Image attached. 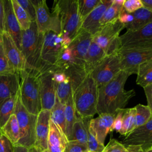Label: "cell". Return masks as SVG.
I'll return each instance as SVG.
<instances>
[{
    "label": "cell",
    "mask_w": 152,
    "mask_h": 152,
    "mask_svg": "<svg viewBox=\"0 0 152 152\" xmlns=\"http://www.w3.org/2000/svg\"><path fill=\"white\" fill-rule=\"evenodd\" d=\"M131 74L121 71L109 83L98 87L97 113H109L116 115L124 109L130 99L135 96L132 89L125 91L124 86Z\"/></svg>",
    "instance_id": "cell-1"
},
{
    "label": "cell",
    "mask_w": 152,
    "mask_h": 152,
    "mask_svg": "<svg viewBox=\"0 0 152 152\" xmlns=\"http://www.w3.org/2000/svg\"><path fill=\"white\" fill-rule=\"evenodd\" d=\"M59 18L64 48H67L81 26L78 0H58L53 4V11Z\"/></svg>",
    "instance_id": "cell-2"
},
{
    "label": "cell",
    "mask_w": 152,
    "mask_h": 152,
    "mask_svg": "<svg viewBox=\"0 0 152 152\" xmlns=\"http://www.w3.org/2000/svg\"><path fill=\"white\" fill-rule=\"evenodd\" d=\"M98 86L88 74L72 91L77 114L83 119H92L97 113Z\"/></svg>",
    "instance_id": "cell-3"
},
{
    "label": "cell",
    "mask_w": 152,
    "mask_h": 152,
    "mask_svg": "<svg viewBox=\"0 0 152 152\" xmlns=\"http://www.w3.org/2000/svg\"><path fill=\"white\" fill-rule=\"evenodd\" d=\"M44 34L38 31L35 21L30 28L21 31V51L24 57L27 69L39 72L42 68V50Z\"/></svg>",
    "instance_id": "cell-4"
},
{
    "label": "cell",
    "mask_w": 152,
    "mask_h": 152,
    "mask_svg": "<svg viewBox=\"0 0 152 152\" xmlns=\"http://www.w3.org/2000/svg\"><path fill=\"white\" fill-rule=\"evenodd\" d=\"M38 74L39 72L30 69H26L20 72L18 91L23 106L28 112L37 116L42 110Z\"/></svg>",
    "instance_id": "cell-5"
},
{
    "label": "cell",
    "mask_w": 152,
    "mask_h": 152,
    "mask_svg": "<svg viewBox=\"0 0 152 152\" xmlns=\"http://www.w3.org/2000/svg\"><path fill=\"white\" fill-rule=\"evenodd\" d=\"M14 114L17 119L20 131V138L16 145H21L29 149L34 146L35 144L36 125L37 116L30 113L23 106L20 101L18 92Z\"/></svg>",
    "instance_id": "cell-6"
},
{
    "label": "cell",
    "mask_w": 152,
    "mask_h": 152,
    "mask_svg": "<svg viewBox=\"0 0 152 152\" xmlns=\"http://www.w3.org/2000/svg\"><path fill=\"white\" fill-rule=\"evenodd\" d=\"M122 71L131 75L137 73L140 64L152 59V43L131 48H121L119 52Z\"/></svg>",
    "instance_id": "cell-7"
},
{
    "label": "cell",
    "mask_w": 152,
    "mask_h": 152,
    "mask_svg": "<svg viewBox=\"0 0 152 152\" xmlns=\"http://www.w3.org/2000/svg\"><path fill=\"white\" fill-rule=\"evenodd\" d=\"M36 11V24L40 33L52 31L61 33V27L58 17L50 12L45 0H31Z\"/></svg>",
    "instance_id": "cell-8"
},
{
    "label": "cell",
    "mask_w": 152,
    "mask_h": 152,
    "mask_svg": "<svg viewBox=\"0 0 152 152\" xmlns=\"http://www.w3.org/2000/svg\"><path fill=\"white\" fill-rule=\"evenodd\" d=\"M121 71V59L118 53L106 55L90 74L99 87L109 83Z\"/></svg>",
    "instance_id": "cell-9"
},
{
    "label": "cell",
    "mask_w": 152,
    "mask_h": 152,
    "mask_svg": "<svg viewBox=\"0 0 152 152\" xmlns=\"http://www.w3.org/2000/svg\"><path fill=\"white\" fill-rule=\"evenodd\" d=\"M64 49L61 34H56L52 31L45 33L42 50L40 70L43 68L54 66Z\"/></svg>",
    "instance_id": "cell-10"
},
{
    "label": "cell",
    "mask_w": 152,
    "mask_h": 152,
    "mask_svg": "<svg viewBox=\"0 0 152 152\" xmlns=\"http://www.w3.org/2000/svg\"><path fill=\"white\" fill-rule=\"evenodd\" d=\"M38 80L42 110H50L55 103L56 92L51 67L39 72Z\"/></svg>",
    "instance_id": "cell-11"
},
{
    "label": "cell",
    "mask_w": 152,
    "mask_h": 152,
    "mask_svg": "<svg viewBox=\"0 0 152 152\" xmlns=\"http://www.w3.org/2000/svg\"><path fill=\"white\" fill-rule=\"evenodd\" d=\"M92 40L93 36L81 28L68 46L71 52L72 65L84 66L85 58Z\"/></svg>",
    "instance_id": "cell-12"
},
{
    "label": "cell",
    "mask_w": 152,
    "mask_h": 152,
    "mask_svg": "<svg viewBox=\"0 0 152 152\" xmlns=\"http://www.w3.org/2000/svg\"><path fill=\"white\" fill-rule=\"evenodd\" d=\"M1 37L5 54L11 68L18 74L27 69L24 57L11 36L4 31Z\"/></svg>",
    "instance_id": "cell-13"
},
{
    "label": "cell",
    "mask_w": 152,
    "mask_h": 152,
    "mask_svg": "<svg viewBox=\"0 0 152 152\" xmlns=\"http://www.w3.org/2000/svg\"><path fill=\"white\" fill-rule=\"evenodd\" d=\"M121 48L146 45L152 43V21L144 27L133 31H126L120 36Z\"/></svg>",
    "instance_id": "cell-14"
},
{
    "label": "cell",
    "mask_w": 152,
    "mask_h": 152,
    "mask_svg": "<svg viewBox=\"0 0 152 152\" xmlns=\"http://www.w3.org/2000/svg\"><path fill=\"white\" fill-rule=\"evenodd\" d=\"M122 143L126 145H141L145 151L152 144V118L125 136Z\"/></svg>",
    "instance_id": "cell-15"
},
{
    "label": "cell",
    "mask_w": 152,
    "mask_h": 152,
    "mask_svg": "<svg viewBox=\"0 0 152 152\" xmlns=\"http://www.w3.org/2000/svg\"><path fill=\"white\" fill-rule=\"evenodd\" d=\"M125 25L118 19L114 20L102 26L100 30L93 36V41L104 51L109 43L115 37L119 36Z\"/></svg>",
    "instance_id": "cell-16"
},
{
    "label": "cell",
    "mask_w": 152,
    "mask_h": 152,
    "mask_svg": "<svg viewBox=\"0 0 152 152\" xmlns=\"http://www.w3.org/2000/svg\"><path fill=\"white\" fill-rule=\"evenodd\" d=\"M113 0H101L99 5L82 20L81 28L88 31L93 36L101 28L100 21L107 8Z\"/></svg>",
    "instance_id": "cell-17"
},
{
    "label": "cell",
    "mask_w": 152,
    "mask_h": 152,
    "mask_svg": "<svg viewBox=\"0 0 152 152\" xmlns=\"http://www.w3.org/2000/svg\"><path fill=\"white\" fill-rule=\"evenodd\" d=\"M50 119V110H41L37 115L34 147L38 148L40 151L48 149V138Z\"/></svg>",
    "instance_id": "cell-18"
},
{
    "label": "cell",
    "mask_w": 152,
    "mask_h": 152,
    "mask_svg": "<svg viewBox=\"0 0 152 152\" xmlns=\"http://www.w3.org/2000/svg\"><path fill=\"white\" fill-rule=\"evenodd\" d=\"M5 31L7 32L21 50V29L13 11L11 0L4 1Z\"/></svg>",
    "instance_id": "cell-19"
},
{
    "label": "cell",
    "mask_w": 152,
    "mask_h": 152,
    "mask_svg": "<svg viewBox=\"0 0 152 152\" xmlns=\"http://www.w3.org/2000/svg\"><path fill=\"white\" fill-rule=\"evenodd\" d=\"M20 85L18 72L0 75V107L7 99L17 94Z\"/></svg>",
    "instance_id": "cell-20"
},
{
    "label": "cell",
    "mask_w": 152,
    "mask_h": 152,
    "mask_svg": "<svg viewBox=\"0 0 152 152\" xmlns=\"http://www.w3.org/2000/svg\"><path fill=\"white\" fill-rule=\"evenodd\" d=\"M116 115L109 113H102L96 118H92L89 126L94 131L99 142L104 145L107 134L111 131Z\"/></svg>",
    "instance_id": "cell-21"
},
{
    "label": "cell",
    "mask_w": 152,
    "mask_h": 152,
    "mask_svg": "<svg viewBox=\"0 0 152 152\" xmlns=\"http://www.w3.org/2000/svg\"><path fill=\"white\" fill-rule=\"evenodd\" d=\"M68 142L65 134L50 119L48 150L50 152H64Z\"/></svg>",
    "instance_id": "cell-22"
},
{
    "label": "cell",
    "mask_w": 152,
    "mask_h": 152,
    "mask_svg": "<svg viewBox=\"0 0 152 152\" xmlns=\"http://www.w3.org/2000/svg\"><path fill=\"white\" fill-rule=\"evenodd\" d=\"M90 119H83L77 115L68 141H73L87 146L88 127Z\"/></svg>",
    "instance_id": "cell-23"
},
{
    "label": "cell",
    "mask_w": 152,
    "mask_h": 152,
    "mask_svg": "<svg viewBox=\"0 0 152 152\" xmlns=\"http://www.w3.org/2000/svg\"><path fill=\"white\" fill-rule=\"evenodd\" d=\"M102 48L92 40L84 60V69L87 74H90L106 56Z\"/></svg>",
    "instance_id": "cell-24"
},
{
    "label": "cell",
    "mask_w": 152,
    "mask_h": 152,
    "mask_svg": "<svg viewBox=\"0 0 152 152\" xmlns=\"http://www.w3.org/2000/svg\"><path fill=\"white\" fill-rule=\"evenodd\" d=\"M132 21L125 26L126 31H133L141 28L152 21V12L142 7L132 13Z\"/></svg>",
    "instance_id": "cell-25"
},
{
    "label": "cell",
    "mask_w": 152,
    "mask_h": 152,
    "mask_svg": "<svg viewBox=\"0 0 152 152\" xmlns=\"http://www.w3.org/2000/svg\"><path fill=\"white\" fill-rule=\"evenodd\" d=\"M0 130L14 145L17 144L20 138V131L17 119L14 113L10 116Z\"/></svg>",
    "instance_id": "cell-26"
},
{
    "label": "cell",
    "mask_w": 152,
    "mask_h": 152,
    "mask_svg": "<svg viewBox=\"0 0 152 152\" xmlns=\"http://www.w3.org/2000/svg\"><path fill=\"white\" fill-rule=\"evenodd\" d=\"M136 83L142 87L152 84V59L139 65Z\"/></svg>",
    "instance_id": "cell-27"
},
{
    "label": "cell",
    "mask_w": 152,
    "mask_h": 152,
    "mask_svg": "<svg viewBox=\"0 0 152 152\" xmlns=\"http://www.w3.org/2000/svg\"><path fill=\"white\" fill-rule=\"evenodd\" d=\"M65 124H66V137L68 139L70 138L72 133L73 125L76 121L77 113L74 106L73 95L72 94L69 97L68 100L65 104Z\"/></svg>",
    "instance_id": "cell-28"
},
{
    "label": "cell",
    "mask_w": 152,
    "mask_h": 152,
    "mask_svg": "<svg viewBox=\"0 0 152 152\" xmlns=\"http://www.w3.org/2000/svg\"><path fill=\"white\" fill-rule=\"evenodd\" d=\"M64 109L65 105L62 104L56 96L55 104L50 110V120L52 121L66 135V124Z\"/></svg>",
    "instance_id": "cell-29"
},
{
    "label": "cell",
    "mask_w": 152,
    "mask_h": 152,
    "mask_svg": "<svg viewBox=\"0 0 152 152\" xmlns=\"http://www.w3.org/2000/svg\"><path fill=\"white\" fill-rule=\"evenodd\" d=\"M124 0H113L112 4L105 11L100 24L102 26L114 20L118 19L121 11L123 8Z\"/></svg>",
    "instance_id": "cell-30"
},
{
    "label": "cell",
    "mask_w": 152,
    "mask_h": 152,
    "mask_svg": "<svg viewBox=\"0 0 152 152\" xmlns=\"http://www.w3.org/2000/svg\"><path fill=\"white\" fill-rule=\"evenodd\" d=\"M135 115L132 131L145 124L150 120L152 117L151 110L147 105L138 104L135 106Z\"/></svg>",
    "instance_id": "cell-31"
},
{
    "label": "cell",
    "mask_w": 152,
    "mask_h": 152,
    "mask_svg": "<svg viewBox=\"0 0 152 152\" xmlns=\"http://www.w3.org/2000/svg\"><path fill=\"white\" fill-rule=\"evenodd\" d=\"M18 94V93H17ZM17 94L5 100L0 107V129L14 113Z\"/></svg>",
    "instance_id": "cell-32"
},
{
    "label": "cell",
    "mask_w": 152,
    "mask_h": 152,
    "mask_svg": "<svg viewBox=\"0 0 152 152\" xmlns=\"http://www.w3.org/2000/svg\"><path fill=\"white\" fill-rule=\"evenodd\" d=\"M16 18L22 31L28 29L32 23L25 10L18 4L17 0H11Z\"/></svg>",
    "instance_id": "cell-33"
},
{
    "label": "cell",
    "mask_w": 152,
    "mask_h": 152,
    "mask_svg": "<svg viewBox=\"0 0 152 152\" xmlns=\"http://www.w3.org/2000/svg\"><path fill=\"white\" fill-rule=\"evenodd\" d=\"M54 86L56 96L58 99L59 101L65 105L71 95L72 94L71 81L69 80H67L58 83H54Z\"/></svg>",
    "instance_id": "cell-34"
},
{
    "label": "cell",
    "mask_w": 152,
    "mask_h": 152,
    "mask_svg": "<svg viewBox=\"0 0 152 152\" xmlns=\"http://www.w3.org/2000/svg\"><path fill=\"white\" fill-rule=\"evenodd\" d=\"M135 115V107L132 108L125 109V111L123 115L122 128L119 132L121 135L126 136L132 131Z\"/></svg>",
    "instance_id": "cell-35"
},
{
    "label": "cell",
    "mask_w": 152,
    "mask_h": 152,
    "mask_svg": "<svg viewBox=\"0 0 152 152\" xmlns=\"http://www.w3.org/2000/svg\"><path fill=\"white\" fill-rule=\"evenodd\" d=\"M101 0H78V10L81 21L100 2Z\"/></svg>",
    "instance_id": "cell-36"
},
{
    "label": "cell",
    "mask_w": 152,
    "mask_h": 152,
    "mask_svg": "<svg viewBox=\"0 0 152 152\" xmlns=\"http://www.w3.org/2000/svg\"><path fill=\"white\" fill-rule=\"evenodd\" d=\"M16 72L10 66L5 54L0 34V75Z\"/></svg>",
    "instance_id": "cell-37"
},
{
    "label": "cell",
    "mask_w": 152,
    "mask_h": 152,
    "mask_svg": "<svg viewBox=\"0 0 152 152\" xmlns=\"http://www.w3.org/2000/svg\"><path fill=\"white\" fill-rule=\"evenodd\" d=\"M102 152H129L126 147L116 139H110Z\"/></svg>",
    "instance_id": "cell-38"
},
{
    "label": "cell",
    "mask_w": 152,
    "mask_h": 152,
    "mask_svg": "<svg viewBox=\"0 0 152 152\" xmlns=\"http://www.w3.org/2000/svg\"><path fill=\"white\" fill-rule=\"evenodd\" d=\"M18 4L25 10L32 22L36 20V11L31 0H17Z\"/></svg>",
    "instance_id": "cell-39"
},
{
    "label": "cell",
    "mask_w": 152,
    "mask_h": 152,
    "mask_svg": "<svg viewBox=\"0 0 152 152\" xmlns=\"http://www.w3.org/2000/svg\"><path fill=\"white\" fill-rule=\"evenodd\" d=\"M122 48L120 36L113 39L107 45L104 50L106 55H110L118 53Z\"/></svg>",
    "instance_id": "cell-40"
},
{
    "label": "cell",
    "mask_w": 152,
    "mask_h": 152,
    "mask_svg": "<svg viewBox=\"0 0 152 152\" xmlns=\"http://www.w3.org/2000/svg\"><path fill=\"white\" fill-rule=\"evenodd\" d=\"M143 7L141 0H126L123 4L124 9L129 13H133Z\"/></svg>",
    "instance_id": "cell-41"
},
{
    "label": "cell",
    "mask_w": 152,
    "mask_h": 152,
    "mask_svg": "<svg viewBox=\"0 0 152 152\" xmlns=\"http://www.w3.org/2000/svg\"><path fill=\"white\" fill-rule=\"evenodd\" d=\"M14 146L0 130V152H14Z\"/></svg>",
    "instance_id": "cell-42"
},
{
    "label": "cell",
    "mask_w": 152,
    "mask_h": 152,
    "mask_svg": "<svg viewBox=\"0 0 152 152\" xmlns=\"http://www.w3.org/2000/svg\"><path fill=\"white\" fill-rule=\"evenodd\" d=\"M87 150H88V147L86 145L73 141H68L64 152H84Z\"/></svg>",
    "instance_id": "cell-43"
},
{
    "label": "cell",
    "mask_w": 152,
    "mask_h": 152,
    "mask_svg": "<svg viewBox=\"0 0 152 152\" xmlns=\"http://www.w3.org/2000/svg\"><path fill=\"white\" fill-rule=\"evenodd\" d=\"M124 111H125V109H123L119 110L116 113L111 131L115 130L116 132H119V131H121L122 128V119H123V115H124Z\"/></svg>",
    "instance_id": "cell-44"
},
{
    "label": "cell",
    "mask_w": 152,
    "mask_h": 152,
    "mask_svg": "<svg viewBox=\"0 0 152 152\" xmlns=\"http://www.w3.org/2000/svg\"><path fill=\"white\" fill-rule=\"evenodd\" d=\"M118 20L121 23L125 26L132 21L133 15L132 13H129L126 12L123 8L119 13Z\"/></svg>",
    "instance_id": "cell-45"
},
{
    "label": "cell",
    "mask_w": 152,
    "mask_h": 152,
    "mask_svg": "<svg viewBox=\"0 0 152 152\" xmlns=\"http://www.w3.org/2000/svg\"><path fill=\"white\" fill-rule=\"evenodd\" d=\"M5 31L4 0H0V34Z\"/></svg>",
    "instance_id": "cell-46"
},
{
    "label": "cell",
    "mask_w": 152,
    "mask_h": 152,
    "mask_svg": "<svg viewBox=\"0 0 152 152\" xmlns=\"http://www.w3.org/2000/svg\"><path fill=\"white\" fill-rule=\"evenodd\" d=\"M143 88L147 98V106L150 109L152 115V84L145 86Z\"/></svg>",
    "instance_id": "cell-47"
},
{
    "label": "cell",
    "mask_w": 152,
    "mask_h": 152,
    "mask_svg": "<svg viewBox=\"0 0 152 152\" xmlns=\"http://www.w3.org/2000/svg\"><path fill=\"white\" fill-rule=\"evenodd\" d=\"M126 148L129 152H144L141 145H127Z\"/></svg>",
    "instance_id": "cell-48"
},
{
    "label": "cell",
    "mask_w": 152,
    "mask_h": 152,
    "mask_svg": "<svg viewBox=\"0 0 152 152\" xmlns=\"http://www.w3.org/2000/svg\"><path fill=\"white\" fill-rule=\"evenodd\" d=\"M144 8L152 12V0H141Z\"/></svg>",
    "instance_id": "cell-49"
},
{
    "label": "cell",
    "mask_w": 152,
    "mask_h": 152,
    "mask_svg": "<svg viewBox=\"0 0 152 152\" xmlns=\"http://www.w3.org/2000/svg\"><path fill=\"white\" fill-rule=\"evenodd\" d=\"M14 152H30V149L21 145H15Z\"/></svg>",
    "instance_id": "cell-50"
},
{
    "label": "cell",
    "mask_w": 152,
    "mask_h": 152,
    "mask_svg": "<svg viewBox=\"0 0 152 152\" xmlns=\"http://www.w3.org/2000/svg\"><path fill=\"white\" fill-rule=\"evenodd\" d=\"M29 149L30 150V152H40V150L38 148H37L34 146H33V147H31Z\"/></svg>",
    "instance_id": "cell-51"
},
{
    "label": "cell",
    "mask_w": 152,
    "mask_h": 152,
    "mask_svg": "<svg viewBox=\"0 0 152 152\" xmlns=\"http://www.w3.org/2000/svg\"><path fill=\"white\" fill-rule=\"evenodd\" d=\"M40 152H50L48 149H46V150H42V151H40Z\"/></svg>",
    "instance_id": "cell-52"
},
{
    "label": "cell",
    "mask_w": 152,
    "mask_h": 152,
    "mask_svg": "<svg viewBox=\"0 0 152 152\" xmlns=\"http://www.w3.org/2000/svg\"><path fill=\"white\" fill-rule=\"evenodd\" d=\"M145 152H152V148H150V149H148V150H146Z\"/></svg>",
    "instance_id": "cell-53"
},
{
    "label": "cell",
    "mask_w": 152,
    "mask_h": 152,
    "mask_svg": "<svg viewBox=\"0 0 152 152\" xmlns=\"http://www.w3.org/2000/svg\"><path fill=\"white\" fill-rule=\"evenodd\" d=\"M152 148V144L150 145V146L146 150H148V149H150V148ZM146 150H145V151H146ZM145 151H144V152H145Z\"/></svg>",
    "instance_id": "cell-54"
},
{
    "label": "cell",
    "mask_w": 152,
    "mask_h": 152,
    "mask_svg": "<svg viewBox=\"0 0 152 152\" xmlns=\"http://www.w3.org/2000/svg\"><path fill=\"white\" fill-rule=\"evenodd\" d=\"M84 152H91V151H88V150H87V151H84Z\"/></svg>",
    "instance_id": "cell-55"
}]
</instances>
